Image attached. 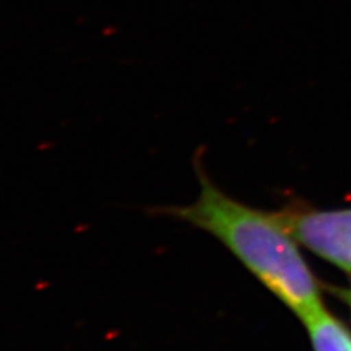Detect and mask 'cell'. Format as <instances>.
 <instances>
[{
    "mask_svg": "<svg viewBox=\"0 0 351 351\" xmlns=\"http://www.w3.org/2000/svg\"><path fill=\"white\" fill-rule=\"evenodd\" d=\"M287 232L307 249L351 271V210L276 214Z\"/></svg>",
    "mask_w": 351,
    "mask_h": 351,
    "instance_id": "cell-2",
    "label": "cell"
},
{
    "mask_svg": "<svg viewBox=\"0 0 351 351\" xmlns=\"http://www.w3.org/2000/svg\"><path fill=\"white\" fill-rule=\"evenodd\" d=\"M350 350H351V344H350Z\"/></svg>",
    "mask_w": 351,
    "mask_h": 351,
    "instance_id": "cell-4",
    "label": "cell"
},
{
    "mask_svg": "<svg viewBox=\"0 0 351 351\" xmlns=\"http://www.w3.org/2000/svg\"><path fill=\"white\" fill-rule=\"evenodd\" d=\"M315 351H351V338L346 329L325 309L304 321Z\"/></svg>",
    "mask_w": 351,
    "mask_h": 351,
    "instance_id": "cell-3",
    "label": "cell"
},
{
    "mask_svg": "<svg viewBox=\"0 0 351 351\" xmlns=\"http://www.w3.org/2000/svg\"><path fill=\"white\" fill-rule=\"evenodd\" d=\"M195 173L199 182L195 201L162 208L161 213L221 241L303 322L324 311L312 272L277 215L228 196L208 178L199 158L195 160Z\"/></svg>",
    "mask_w": 351,
    "mask_h": 351,
    "instance_id": "cell-1",
    "label": "cell"
}]
</instances>
